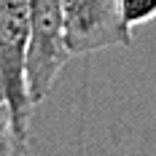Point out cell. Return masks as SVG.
Listing matches in <instances>:
<instances>
[{"label":"cell","mask_w":156,"mask_h":156,"mask_svg":"<svg viewBox=\"0 0 156 156\" xmlns=\"http://www.w3.org/2000/svg\"><path fill=\"white\" fill-rule=\"evenodd\" d=\"M30 16L27 0H0V97L11 110L14 129L30 143L32 102L27 92Z\"/></svg>","instance_id":"cell-1"},{"label":"cell","mask_w":156,"mask_h":156,"mask_svg":"<svg viewBox=\"0 0 156 156\" xmlns=\"http://www.w3.org/2000/svg\"><path fill=\"white\" fill-rule=\"evenodd\" d=\"M30 46H27V92L32 102L48 97L59 70L70 59L65 43L62 0H27Z\"/></svg>","instance_id":"cell-2"},{"label":"cell","mask_w":156,"mask_h":156,"mask_svg":"<svg viewBox=\"0 0 156 156\" xmlns=\"http://www.w3.org/2000/svg\"><path fill=\"white\" fill-rule=\"evenodd\" d=\"M62 19L70 57L132 43V30L119 14V0H62Z\"/></svg>","instance_id":"cell-3"},{"label":"cell","mask_w":156,"mask_h":156,"mask_svg":"<svg viewBox=\"0 0 156 156\" xmlns=\"http://www.w3.org/2000/svg\"><path fill=\"white\" fill-rule=\"evenodd\" d=\"M27 154V140L19 137L11 121V110L0 97V156H24Z\"/></svg>","instance_id":"cell-4"},{"label":"cell","mask_w":156,"mask_h":156,"mask_svg":"<svg viewBox=\"0 0 156 156\" xmlns=\"http://www.w3.org/2000/svg\"><path fill=\"white\" fill-rule=\"evenodd\" d=\"M119 14L129 30L156 19V0H119Z\"/></svg>","instance_id":"cell-5"}]
</instances>
